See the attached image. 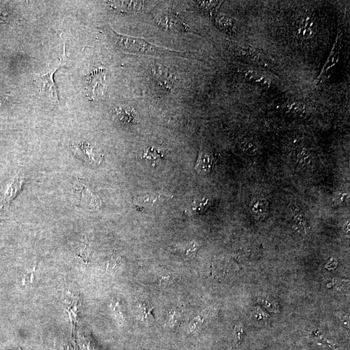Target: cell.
I'll return each instance as SVG.
<instances>
[{"instance_id": "cell-1", "label": "cell", "mask_w": 350, "mask_h": 350, "mask_svg": "<svg viewBox=\"0 0 350 350\" xmlns=\"http://www.w3.org/2000/svg\"><path fill=\"white\" fill-rule=\"evenodd\" d=\"M110 30L114 42L117 46L124 52L135 53V54L151 55V56H161V55L181 53V52H175L168 49L155 46L143 38L122 35L115 32L113 29L110 28Z\"/></svg>"}, {"instance_id": "cell-2", "label": "cell", "mask_w": 350, "mask_h": 350, "mask_svg": "<svg viewBox=\"0 0 350 350\" xmlns=\"http://www.w3.org/2000/svg\"><path fill=\"white\" fill-rule=\"evenodd\" d=\"M61 63L62 61H60L56 67H54L46 74L36 75L34 79V83L38 86L39 91L48 94L54 98L57 102H59V97L58 90L55 83L54 74L61 67Z\"/></svg>"}, {"instance_id": "cell-3", "label": "cell", "mask_w": 350, "mask_h": 350, "mask_svg": "<svg viewBox=\"0 0 350 350\" xmlns=\"http://www.w3.org/2000/svg\"><path fill=\"white\" fill-rule=\"evenodd\" d=\"M106 75L103 69H97L92 72L87 79L88 92L92 100L97 99L103 95L105 89Z\"/></svg>"}, {"instance_id": "cell-4", "label": "cell", "mask_w": 350, "mask_h": 350, "mask_svg": "<svg viewBox=\"0 0 350 350\" xmlns=\"http://www.w3.org/2000/svg\"><path fill=\"white\" fill-rule=\"evenodd\" d=\"M150 2L146 1H111L108 3L112 7L122 11H142L148 9Z\"/></svg>"}, {"instance_id": "cell-5", "label": "cell", "mask_w": 350, "mask_h": 350, "mask_svg": "<svg viewBox=\"0 0 350 350\" xmlns=\"http://www.w3.org/2000/svg\"><path fill=\"white\" fill-rule=\"evenodd\" d=\"M250 210L256 220H263L267 216L269 210L267 200L263 198H255L251 202Z\"/></svg>"}, {"instance_id": "cell-6", "label": "cell", "mask_w": 350, "mask_h": 350, "mask_svg": "<svg viewBox=\"0 0 350 350\" xmlns=\"http://www.w3.org/2000/svg\"><path fill=\"white\" fill-rule=\"evenodd\" d=\"M117 120L123 125H133L137 122L136 112L127 108H117L115 110Z\"/></svg>"}, {"instance_id": "cell-7", "label": "cell", "mask_w": 350, "mask_h": 350, "mask_svg": "<svg viewBox=\"0 0 350 350\" xmlns=\"http://www.w3.org/2000/svg\"><path fill=\"white\" fill-rule=\"evenodd\" d=\"M73 149L77 157L87 162L93 163L95 161V159L93 158V155H92V149L89 144L85 143L75 144L73 146Z\"/></svg>"}, {"instance_id": "cell-8", "label": "cell", "mask_w": 350, "mask_h": 350, "mask_svg": "<svg viewBox=\"0 0 350 350\" xmlns=\"http://www.w3.org/2000/svg\"><path fill=\"white\" fill-rule=\"evenodd\" d=\"M213 167V159L210 155L206 153H200L196 161L195 169L198 173L208 174Z\"/></svg>"}, {"instance_id": "cell-9", "label": "cell", "mask_w": 350, "mask_h": 350, "mask_svg": "<svg viewBox=\"0 0 350 350\" xmlns=\"http://www.w3.org/2000/svg\"><path fill=\"white\" fill-rule=\"evenodd\" d=\"M22 184V178L20 177V176H18L14 179L11 186H10L9 190H7V193H5V198H4V204L5 205L9 204L13 200V198L15 197L19 190L21 189Z\"/></svg>"}, {"instance_id": "cell-10", "label": "cell", "mask_w": 350, "mask_h": 350, "mask_svg": "<svg viewBox=\"0 0 350 350\" xmlns=\"http://www.w3.org/2000/svg\"><path fill=\"white\" fill-rule=\"evenodd\" d=\"M164 156L160 152V151L158 149L150 147L143 153V159L151 161V162L155 163L156 161H159L162 159Z\"/></svg>"}, {"instance_id": "cell-11", "label": "cell", "mask_w": 350, "mask_h": 350, "mask_svg": "<svg viewBox=\"0 0 350 350\" xmlns=\"http://www.w3.org/2000/svg\"><path fill=\"white\" fill-rule=\"evenodd\" d=\"M15 19V14L7 7L0 3V23H10Z\"/></svg>"}, {"instance_id": "cell-12", "label": "cell", "mask_w": 350, "mask_h": 350, "mask_svg": "<svg viewBox=\"0 0 350 350\" xmlns=\"http://www.w3.org/2000/svg\"><path fill=\"white\" fill-rule=\"evenodd\" d=\"M209 207L208 198H203L202 199L194 200L192 204L191 210L196 214H200L205 212Z\"/></svg>"}, {"instance_id": "cell-13", "label": "cell", "mask_w": 350, "mask_h": 350, "mask_svg": "<svg viewBox=\"0 0 350 350\" xmlns=\"http://www.w3.org/2000/svg\"><path fill=\"white\" fill-rule=\"evenodd\" d=\"M246 77L249 81H255V83H258L261 85H267L269 83V80L267 78L262 76L259 73L255 71H249L246 73Z\"/></svg>"}, {"instance_id": "cell-14", "label": "cell", "mask_w": 350, "mask_h": 350, "mask_svg": "<svg viewBox=\"0 0 350 350\" xmlns=\"http://www.w3.org/2000/svg\"><path fill=\"white\" fill-rule=\"evenodd\" d=\"M122 257L112 255L108 261L107 271L111 272H115L122 265Z\"/></svg>"}, {"instance_id": "cell-15", "label": "cell", "mask_w": 350, "mask_h": 350, "mask_svg": "<svg viewBox=\"0 0 350 350\" xmlns=\"http://www.w3.org/2000/svg\"><path fill=\"white\" fill-rule=\"evenodd\" d=\"M297 159L299 163H302V165H306V166L312 163V158L311 157L309 153H307L306 152L299 154Z\"/></svg>"}, {"instance_id": "cell-16", "label": "cell", "mask_w": 350, "mask_h": 350, "mask_svg": "<svg viewBox=\"0 0 350 350\" xmlns=\"http://www.w3.org/2000/svg\"><path fill=\"white\" fill-rule=\"evenodd\" d=\"M90 255V249L89 243H88L87 239H85V245L82 248L81 252L79 256L81 257L83 261H85V263H87L88 260H89V257Z\"/></svg>"}, {"instance_id": "cell-17", "label": "cell", "mask_w": 350, "mask_h": 350, "mask_svg": "<svg viewBox=\"0 0 350 350\" xmlns=\"http://www.w3.org/2000/svg\"><path fill=\"white\" fill-rule=\"evenodd\" d=\"M243 148L250 155H255L257 152V147L253 142H248L245 143Z\"/></svg>"}, {"instance_id": "cell-18", "label": "cell", "mask_w": 350, "mask_h": 350, "mask_svg": "<svg viewBox=\"0 0 350 350\" xmlns=\"http://www.w3.org/2000/svg\"><path fill=\"white\" fill-rule=\"evenodd\" d=\"M243 334V329L241 327H237L235 328V339L237 343H240L241 340L243 339L242 337Z\"/></svg>"}, {"instance_id": "cell-19", "label": "cell", "mask_w": 350, "mask_h": 350, "mask_svg": "<svg viewBox=\"0 0 350 350\" xmlns=\"http://www.w3.org/2000/svg\"><path fill=\"white\" fill-rule=\"evenodd\" d=\"M7 103V98L3 95V94H0V108L2 107Z\"/></svg>"}, {"instance_id": "cell-20", "label": "cell", "mask_w": 350, "mask_h": 350, "mask_svg": "<svg viewBox=\"0 0 350 350\" xmlns=\"http://www.w3.org/2000/svg\"><path fill=\"white\" fill-rule=\"evenodd\" d=\"M3 220V216L0 214V221Z\"/></svg>"}]
</instances>
